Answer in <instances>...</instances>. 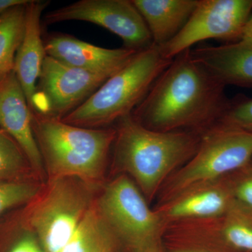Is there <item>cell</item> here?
<instances>
[{"label":"cell","instance_id":"obj_1","mask_svg":"<svg viewBox=\"0 0 252 252\" xmlns=\"http://www.w3.org/2000/svg\"><path fill=\"white\" fill-rule=\"evenodd\" d=\"M190 50L174 58L131 114L144 127L203 133L224 112L229 100L225 86L193 59Z\"/></svg>","mask_w":252,"mask_h":252},{"label":"cell","instance_id":"obj_2","mask_svg":"<svg viewBox=\"0 0 252 252\" xmlns=\"http://www.w3.org/2000/svg\"><path fill=\"white\" fill-rule=\"evenodd\" d=\"M118 123L114 142L116 166L132 177L149 203L167 179L195 154L202 133L152 130L131 114Z\"/></svg>","mask_w":252,"mask_h":252},{"label":"cell","instance_id":"obj_3","mask_svg":"<svg viewBox=\"0 0 252 252\" xmlns=\"http://www.w3.org/2000/svg\"><path fill=\"white\" fill-rule=\"evenodd\" d=\"M32 124L50 179L74 177L93 186L100 182L116 129L79 127L34 112Z\"/></svg>","mask_w":252,"mask_h":252},{"label":"cell","instance_id":"obj_4","mask_svg":"<svg viewBox=\"0 0 252 252\" xmlns=\"http://www.w3.org/2000/svg\"><path fill=\"white\" fill-rule=\"evenodd\" d=\"M160 46L139 51L81 106L61 120L70 125L97 129L132 114L170 65Z\"/></svg>","mask_w":252,"mask_h":252},{"label":"cell","instance_id":"obj_5","mask_svg":"<svg viewBox=\"0 0 252 252\" xmlns=\"http://www.w3.org/2000/svg\"><path fill=\"white\" fill-rule=\"evenodd\" d=\"M252 160V133L216 124L201 134L198 148L165 182L160 205L194 185L229 175Z\"/></svg>","mask_w":252,"mask_h":252},{"label":"cell","instance_id":"obj_6","mask_svg":"<svg viewBox=\"0 0 252 252\" xmlns=\"http://www.w3.org/2000/svg\"><path fill=\"white\" fill-rule=\"evenodd\" d=\"M50 180L44 193L23 217L45 252H61L94 204V186L74 177Z\"/></svg>","mask_w":252,"mask_h":252},{"label":"cell","instance_id":"obj_7","mask_svg":"<svg viewBox=\"0 0 252 252\" xmlns=\"http://www.w3.org/2000/svg\"><path fill=\"white\" fill-rule=\"evenodd\" d=\"M95 205L117 240L132 252L159 243L166 230L167 223L126 174L106 185Z\"/></svg>","mask_w":252,"mask_h":252},{"label":"cell","instance_id":"obj_8","mask_svg":"<svg viewBox=\"0 0 252 252\" xmlns=\"http://www.w3.org/2000/svg\"><path fill=\"white\" fill-rule=\"evenodd\" d=\"M252 13V0H199L188 22L170 41L160 46L169 59L206 39L241 40Z\"/></svg>","mask_w":252,"mask_h":252},{"label":"cell","instance_id":"obj_9","mask_svg":"<svg viewBox=\"0 0 252 252\" xmlns=\"http://www.w3.org/2000/svg\"><path fill=\"white\" fill-rule=\"evenodd\" d=\"M109 78L72 67L46 55L32 112L62 119L87 100Z\"/></svg>","mask_w":252,"mask_h":252},{"label":"cell","instance_id":"obj_10","mask_svg":"<svg viewBox=\"0 0 252 252\" xmlns=\"http://www.w3.org/2000/svg\"><path fill=\"white\" fill-rule=\"evenodd\" d=\"M46 24L67 21H86L112 32L124 47L143 51L153 45L152 35L132 0H81L48 13Z\"/></svg>","mask_w":252,"mask_h":252},{"label":"cell","instance_id":"obj_11","mask_svg":"<svg viewBox=\"0 0 252 252\" xmlns=\"http://www.w3.org/2000/svg\"><path fill=\"white\" fill-rule=\"evenodd\" d=\"M229 175L186 189L166 203L159 205L156 211L167 225L220 218L235 200Z\"/></svg>","mask_w":252,"mask_h":252},{"label":"cell","instance_id":"obj_12","mask_svg":"<svg viewBox=\"0 0 252 252\" xmlns=\"http://www.w3.org/2000/svg\"><path fill=\"white\" fill-rule=\"evenodd\" d=\"M0 128L11 136L40 174L44 162L33 130L32 112L14 71L0 74Z\"/></svg>","mask_w":252,"mask_h":252},{"label":"cell","instance_id":"obj_13","mask_svg":"<svg viewBox=\"0 0 252 252\" xmlns=\"http://www.w3.org/2000/svg\"><path fill=\"white\" fill-rule=\"evenodd\" d=\"M47 56L72 67L112 77L139 51L105 49L66 34H54L44 41Z\"/></svg>","mask_w":252,"mask_h":252},{"label":"cell","instance_id":"obj_14","mask_svg":"<svg viewBox=\"0 0 252 252\" xmlns=\"http://www.w3.org/2000/svg\"><path fill=\"white\" fill-rule=\"evenodd\" d=\"M49 4V1L31 0L26 5L24 34L15 57L14 72L24 91L31 111L36 81L39 80L46 56L41 34V17Z\"/></svg>","mask_w":252,"mask_h":252},{"label":"cell","instance_id":"obj_15","mask_svg":"<svg viewBox=\"0 0 252 252\" xmlns=\"http://www.w3.org/2000/svg\"><path fill=\"white\" fill-rule=\"evenodd\" d=\"M197 62L225 86L252 87V43L245 40L190 50Z\"/></svg>","mask_w":252,"mask_h":252},{"label":"cell","instance_id":"obj_16","mask_svg":"<svg viewBox=\"0 0 252 252\" xmlns=\"http://www.w3.org/2000/svg\"><path fill=\"white\" fill-rule=\"evenodd\" d=\"M199 0H132L143 17L153 44H166L185 27Z\"/></svg>","mask_w":252,"mask_h":252},{"label":"cell","instance_id":"obj_17","mask_svg":"<svg viewBox=\"0 0 252 252\" xmlns=\"http://www.w3.org/2000/svg\"><path fill=\"white\" fill-rule=\"evenodd\" d=\"M117 241L94 203L61 252H114Z\"/></svg>","mask_w":252,"mask_h":252},{"label":"cell","instance_id":"obj_18","mask_svg":"<svg viewBox=\"0 0 252 252\" xmlns=\"http://www.w3.org/2000/svg\"><path fill=\"white\" fill-rule=\"evenodd\" d=\"M215 234L230 248L252 252V208L234 200L223 216L210 220Z\"/></svg>","mask_w":252,"mask_h":252},{"label":"cell","instance_id":"obj_19","mask_svg":"<svg viewBox=\"0 0 252 252\" xmlns=\"http://www.w3.org/2000/svg\"><path fill=\"white\" fill-rule=\"evenodd\" d=\"M27 4L0 15V74L14 71L15 57L24 34Z\"/></svg>","mask_w":252,"mask_h":252},{"label":"cell","instance_id":"obj_20","mask_svg":"<svg viewBox=\"0 0 252 252\" xmlns=\"http://www.w3.org/2000/svg\"><path fill=\"white\" fill-rule=\"evenodd\" d=\"M30 170L31 165L22 149L11 136L0 128V181L27 178Z\"/></svg>","mask_w":252,"mask_h":252},{"label":"cell","instance_id":"obj_21","mask_svg":"<svg viewBox=\"0 0 252 252\" xmlns=\"http://www.w3.org/2000/svg\"><path fill=\"white\" fill-rule=\"evenodd\" d=\"M41 191L40 186L28 178L0 181V217L16 207L31 203Z\"/></svg>","mask_w":252,"mask_h":252},{"label":"cell","instance_id":"obj_22","mask_svg":"<svg viewBox=\"0 0 252 252\" xmlns=\"http://www.w3.org/2000/svg\"><path fill=\"white\" fill-rule=\"evenodd\" d=\"M217 124L238 127L252 133V98L238 95L229 99Z\"/></svg>","mask_w":252,"mask_h":252},{"label":"cell","instance_id":"obj_23","mask_svg":"<svg viewBox=\"0 0 252 252\" xmlns=\"http://www.w3.org/2000/svg\"><path fill=\"white\" fill-rule=\"evenodd\" d=\"M229 177L235 200L252 208V160Z\"/></svg>","mask_w":252,"mask_h":252},{"label":"cell","instance_id":"obj_24","mask_svg":"<svg viewBox=\"0 0 252 252\" xmlns=\"http://www.w3.org/2000/svg\"><path fill=\"white\" fill-rule=\"evenodd\" d=\"M30 1V0H0V15L14 6L27 4Z\"/></svg>","mask_w":252,"mask_h":252},{"label":"cell","instance_id":"obj_25","mask_svg":"<svg viewBox=\"0 0 252 252\" xmlns=\"http://www.w3.org/2000/svg\"><path fill=\"white\" fill-rule=\"evenodd\" d=\"M241 40L252 43V13L244 28Z\"/></svg>","mask_w":252,"mask_h":252},{"label":"cell","instance_id":"obj_26","mask_svg":"<svg viewBox=\"0 0 252 252\" xmlns=\"http://www.w3.org/2000/svg\"><path fill=\"white\" fill-rule=\"evenodd\" d=\"M132 252H164L162 250L160 242L159 243L153 244V245H149L146 248L140 249V250H135Z\"/></svg>","mask_w":252,"mask_h":252},{"label":"cell","instance_id":"obj_27","mask_svg":"<svg viewBox=\"0 0 252 252\" xmlns=\"http://www.w3.org/2000/svg\"><path fill=\"white\" fill-rule=\"evenodd\" d=\"M172 252H211L205 250H200V249L193 248H181L175 250Z\"/></svg>","mask_w":252,"mask_h":252}]
</instances>
